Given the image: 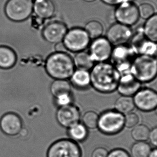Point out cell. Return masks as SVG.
<instances>
[{
  "mask_svg": "<svg viewBox=\"0 0 157 157\" xmlns=\"http://www.w3.org/2000/svg\"><path fill=\"white\" fill-rule=\"evenodd\" d=\"M132 38L131 46L136 55H146L157 58V43L147 39L142 31Z\"/></svg>",
  "mask_w": 157,
  "mask_h": 157,
  "instance_id": "15",
  "label": "cell"
},
{
  "mask_svg": "<svg viewBox=\"0 0 157 157\" xmlns=\"http://www.w3.org/2000/svg\"><path fill=\"white\" fill-rule=\"evenodd\" d=\"M140 116L133 111L124 115V127L128 129H132L140 122Z\"/></svg>",
  "mask_w": 157,
  "mask_h": 157,
  "instance_id": "31",
  "label": "cell"
},
{
  "mask_svg": "<svg viewBox=\"0 0 157 157\" xmlns=\"http://www.w3.org/2000/svg\"><path fill=\"white\" fill-rule=\"evenodd\" d=\"M17 62L15 51L9 46H0V68L8 70L13 67Z\"/></svg>",
  "mask_w": 157,
  "mask_h": 157,
  "instance_id": "20",
  "label": "cell"
},
{
  "mask_svg": "<svg viewBox=\"0 0 157 157\" xmlns=\"http://www.w3.org/2000/svg\"><path fill=\"white\" fill-rule=\"evenodd\" d=\"M131 74L140 83H148L157 77V58L146 55H138L130 68Z\"/></svg>",
  "mask_w": 157,
  "mask_h": 157,
  "instance_id": "3",
  "label": "cell"
},
{
  "mask_svg": "<svg viewBox=\"0 0 157 157\" xmlns=\"http://www.w3.org/2000/svg\"><path fill=\"white\" fill-rule=\"evenodd\" d=\"M83 1L86 2L91 3L93 2L94 1H95L96 0H83Z\"/></svg>",
  "mask_w": 157,
  "mask_h": 157,
  "instance_id": "40",
  "label": "cell"
},
{
  "mask_svg": "<svg viewBox=\"0 0 157 157\" xmlns=\"http://www.w3.org/2000/svg\"><path fill=\"white\" fill-rule=\"evenodd\" d=\"M45 68L51 78L63 80L70 79L75 70L73 58L66 52H55L49 55Z\"/></svg>",
  "mask_w": 157,
  "mask_h": 157,
  "instance_id": "2",
  "label": "cell"
},
{
  "mask_svg": "<svg viewBox=\"0 0 157 157\" xmlns=\"http://www.w3.org/2000/svg\"><path fill=\"white\" fill-rule=\"evenodd\" d=\"M55 45V52H66L67 50L63 44V42H61Z\"/></svg>",
  "mask_w": 157,
  "mask_h": 157,
  "instance_id": "37",
  "label": "cell"
},
{
  "mask_svg": "<svg viewBox=\"0 0 157 157\" xmlns=\"http://www.w3.org/2000/svg\"><path fill=\"white\" fill-rule=\"evenodd\" d=\"M114 16L117 23L128 26L133 25L140 18L138 6L132 1L122 3L116 7Z\"/></svg>",
  "mask_w": 157,
  "mask_h": 157,
  "instance_id": "9",
  "label": "cell"
},
{
  "mask_svg": "<svg viewBox=\"0 0 157 157\" xmlns=\"http://www.w3.org/2000/svg\"><path fill=\"white\" fill-rule=\"evenodd\" d=\"M142 31L147 39L157 43V13L146 20Z\"/></svg>",
  "mask_w": 157,
  "mask_h": 157,
  "instance_id": "24",
  "label": "cell"
},
{
  "mask_svg": "<svg viewBox=\"0 0 157 157\" xmlns=\"http://www.w3.org/2000/svg\"><path fill=\"white\" fill-rule=\"evenodd\" d=\"M142 87V83L129 73L121 75L117 92L123 96H133Z\"/></svg>",
  "mask_w": 157,
  "mask_h": 157,
  "instance_id": "17",
  "label": "cell"
},
{
  "mask_svg": "<svg viewBox=\"0 0 157 157\" xmlns=\"http://www.w3.org/2000/svg\"><path fill=\"white\" fill-rule=\"evenodd\" d=\"M90 40L85 29L74 27L68 30L63 42L67 51L77 53L85 51L90 45Z\"/></svg>",
  "mask_w": 157,
  "mask_h": 157,
  "instance_id": "7",
  "label": "cell"
},
{
  "mask_svg": "<svg viewBox=\"0 0 157 157\" xmlns=\"http://www.w3.org/2000/svg\"><path fill=\"white\" fill-rule=\"evenodd\" d=\"M132 98L135 108L140 111L151 112L157 107V92L152 88H140Z\"/></svg>",
  "mask_w": 157,
  "mask_h": 157,
  "instance_id": "10",
  "label": "cell"
},
{
  "mask_svg": "<svg viewBox=\"0 0 157 157\" xmlns=\"http://www.w3.org/2000/svg\"><path fill=\"white\" fill-rule=\"evenodd\" d=\"M109 151L103 146H98L94 148L91 153V157H107Z\"/></svg>",
  "mask_w": 157,
  "mask_h": 157,
  "instance_id": "34",
  "label": "cell"
},
{
  "mask_svg": "<svg viewBox=\"0 0 157 157\" xmlns=\"http://www.w3.org/2000/svg\"><path fill=\"white\" fill-rule=\"evenodd\" d=\"M132 37L130 26L116 23L113 24L107 31V39L113 46L127 44Z\"/></svg>",
  "mask_w": 157,
  "mask_h": 157,
  "instance_id": "14",
  "label": "cell"
},
{
  "mask_svg": "<svg viewBox=\"0 0 157 157\" xmlns=\"http://www.w3.org/2000/svg\"><path fill=\"white\" fill-rule=\"evenodd\" d=\"M70 81L74 87L79 90H87L90 86V71L75 69L70 78Z\"/></svg>",
  "mask_w": 157,
  "mask_h": 157,
  "instance_id": "19",
  "label": "cell"
},
{
  "mask_svg": "<svg viewBox=\"0 0 157 157\" xmlns=\"http://www.w3.org/2000/svg\"><path fill=\"white\" fill-rule=\"evenodd\" d=\"M107 157H131V155L124 148L118 147L109 151Z\"/></svg>",
  "mask_w": 157,
  "mask_h": 157,
  "instance_id": "33",
  "label": "cell"
},
{
  "mask_svg": "<svg viewBox=\"0 0 157 157\" xmlns=\"http://www.w3.org/2000/svg\"><path fill=\"white\" fill-rule=\"evenodd\" d=\"M148 157H157V148H155L151 149L150 153L149 154Z\"/></svg>",
  "mask_w": 157,
  "mask_h": 157,
  "instance_id": "39",
  "label": "cell"
},
{
  "mask_svg": "<svg viewBox=\"0 0 157 157\" xmlns=\"http://www.w3.org/2000/svg\"><path fill=\"white\" fill-rule=\"evenodd\" d=\"M99 114L94 110H88L81 116V122L88 129H97Z\"/></svg>",
  "mask_w": 157,
  "mask_h": 157,
  "instance_id": "29",
  "label": "cell"
},
{
  "mask_svg": "<svg viewBox=\"0 0 157 157\" xmlns=\"http://www.w3.org/2000/svg\"><path fill=\"white\" fill-rule=\"evenodd\" d=\"M89 46L88 52L95 63L106 62L111 57L113 45L106 37L93 39Z\"/></svg>",
  "mask_w": 157,
  "mask_h": 157,
  "instance_id": "11",
  "label": "cell"
},
{
  "mask_svg": "<svg viewBox=\"0 0 157 157\" xmlns=\"http://www.w3.org/2000/svg\"><path fill=\"white\" fill-rule=\"evenodd\" d=\"M150 132V129L146 125L138 124L132 129L131 136L136 142H147Z\"/></svg>",
  "mask_w": 157,
  "mask_h": 157,
  "instance_id": "27",
  "label": "cell"
},
{
  "mask_svg": "<svg viewBox=\"0 0 157 157\" xmlns=\"http://www.w3.org/2000/svg\"><path fill=\"white\" fill-rule=\"evenodd\" d=\"M56 118L61 127L68 129L80 122L81 111L78 107L72 103L64 107H59L56 111Z\"/></svg>",
  "mask_w": 157,
  "mask_h": 157,
  "instance_id": "12",
  "label": "cell"
},
{
  "mask_svg": "<svg viewBox=\"0 0 157 157\" xmlns=\"http://www.w3.org/2000/svg\"><path fill=\"white\" fill-rule=\"evenodd\" d=\"M23 127L21 118L15 113H7L0 118V129L6 135L17 136Z\"/></svg>",
  "mask_w": 157,
  "mask_h": 157,
  "instance_id": "16",
  "label": "cell"
},
{
  "mask_svg": "<svg viewBox=\"0 0 157 157\" xmlns=\"http://www.w3.org/2000/svg\"><path fill=\"white\" fill-rule=\"evenodd\" d=\"M72 58L75 69L90 71L95 64V62L90 57L89 52L85 51L75 53V55Z\"/></svg>",
  "mask_w": 157,
  "mask_h": 157,
  "instance_id": "22",
  "label": "cell"
},
{
  "mask_svg": "<svg viewBox=\"0 0 157 157\" xmlns=\"http://www.w3.org/2000/svg\"><path fill=\"white\" fill-rule=\"evenodd\" d=\"M28 129L23 127V128L21 129V130L20 133H19L18 135H19L21 137H26L28 135Z\"/></svg>",
  "mask_w": 157,
  "mask_h": 157,
  "instance_id": "38",
  "label": "cell"
},
{
  "mask_svg": "<svg viewBox=\"0 0 157 157\" xmlns=\"http://www.w3.org/2000/svg\"><path fill=\"white\" fill-rule=\"evenodd\" d=\"M72 85L68 80L55 79L50 86V92L55 98L61 94L72 93Z\"/></svg>",
  "mask_w": 157,
  "mask_h": 157,
  "instance_id": "25",
  "label": "cell"
},
{
  "mask_svg": "<svg viewBox=\"0 0 157 157\" xmlns=\"http://www.w3.org/2000/svg\"><path fill=\"white\" fill-rule=\"evenodd\" d=\"M135 108L132 96L121 95L114 103V109L124 115L133 111Z\"/></svg>",
  "mask_w": 157,
  "mask_h": 157,
  "instance_id": "23",
  "label": "cell"
},
{
  "mask_svg": "<svg viewBox=\"0 0 157 157\" xmlns=\"http://www.w3.org/2000/svg\"><path fill=\"white\" fill-rule=\"evenodd\" d=\"M138 9L140 17L144 20H147L155 13L154 7L148 3H143L140 5Z\"/></svg>",
  "mask_w": 157,
  "mask_h": 157,
  "instance_id": "30",
  "label": "cell"
},
{
  "mask_svg": "<svg viewBox=\"0 0 157 157\" xmlns=\"http://www.w3.org/2000/svg\"><path fill=\"white\" fill-rule=\"evenodd\" d=\"M84 29L90 38L93 40L101 37L104 30L102 24L96 20H91L87 22Z\"/></svg>",
  "mask_w": 157,
  "mask_h": 157,
  "instance_id": "28",
  "label": "cell"
},
{
  "mask_svg": "<svg viewBox=\"0 0 157 157\" xmlns=\"http://www.w3.org/2000/svg\"><path fill=\"white\" fill-rule=\"evenodd\" d=\"M33 13L39 19L48 20L56 13V6L52 0H34L33 1Z\"/></svg>",
  "mask_w": 157,
  "mask_h": 157,
  "instance_id": "18",
  "label": "cell"
},
{
  "mask_svg": "<svg viewBox=\"0 0 157 157\" xmlns=\"http://www.w3.org/2000/svg\"><path fill=\"white\" fill-rule=\"evenodd\" d=\"M90 72V86L96 92L109 94L116 91L121 74L112 63H97Z\"/></svg>",
  "mask_w": 157,
  "mask_h": 157,
  "instance_id": "1",
  "label": "cell"
},
{
  "mask_svg": "<svg viewBox=\"0 0 157 157\" xmlns=\"http://www.w3.org/2000/svg\"><path fill=\"white\" fill-rule=\"evenodd\" d=\"M68 137L76 143L85 141L88 137V129L82 122L77 123L67 129Z\"/></svg>",
  "mask_w": 157,
  "mask_h": 157,
  "instance_id": "21",
  "label": "cell"
},
{
  "mask_svg": "<svg viewBox=\"0 0 157 157\" xmlns=\"http://www.w3.org/2000/svg\"><path fill=\"white\" fill-rule=\"evenodd\" d=\"M148 140L152 145L157 148V126L150 130Z\"/></svg>",
  "mask_w": 157,
  "mask_h": 157,
  "instance_id": "35",
  "label": "cell"
},
{
  "mask_svg": "<svg viewBox=\"0 0 157 157\" xmlns=\"http://www.w3.org/2000/svg\"><path fill=\"white\" fill-rule=\"evenodd\" d=\"M54 98L55 103L58 108L71 105L73 102V98L72 93L61 94Z\"/></svg>",
  "mask_w": 157,
  "mask_h": 157,
  "instance_id": "32",
  "label": "cell"
},
{
  "mask_svg": "<svg viewBox=\"0 0 157 157\" xmlns=\"http://www.w3.org/2000/svg\"><path fill=\"white\" fill-rule=\"evenodd\" d=\"M66 24L60 21H54L46 24L42 30V37L51 44H56L63 42L67 32Z\"/></svg>",
  "mask_w": 157,
  "mask_h": 157,
  "instance_id": "13",
  "label": "cell"
},
{
  "mask_svg": "<svg viewBox=\"0 0 157 157\" xmlns=\"http://www.w3.org/2000/svg\"><path fill=\"white\" fill-rule=\"evenodd\" d=\"M32 1H34V0H32Z\"/></svg>",
  "mask_w": 157,
  "mask_h": 157,
  "instance_id": "42",
  "label": "cell"
},
{
  "mask_svg": "<svg viewBox=\"0 0 157 157\" xmlns=\"http://www.w3.org/2000/svg\"><path fill=\"white\" fill-rule=\"evenodd\" d=\"M5 13L13 22L25 21L33 13V1L8 0L5 5Z\"/></svg>",
  "mask_w": 157,
  "mask_h": 157,
  "instance_id": "6",
  "label": "cell"
},
{
  "mask_svg": "<svg viewBox=\"0 0 157 157\" xmlns=\"http://www.w3.org/2000/svg\"><path fill=\"white\" fill-rule=\"evenodd\" d=\"M129 1L132 0H101L102 2L109 6H118L122 3Z\"/></svg>",
  "mask_w": 157,
  "mask_h": 157,
  "instance_id": "36",
  "label": "cell"
},
{
  "mask_svg": "<svg viewBox=\"0 0 157 157\" xmlns=\"http://www.w3.org/2000/svg\"><path fill=\"white\" fill-rule=\"evenodd\" d=\"M155 113H156V114L157 115V107L156 108V109H155Z\"/></svg>",
  "mask_w": 157,
  "mask_h": 157,
  "instance_id": "41",
  "label": "cell"
},
{
  "mask_svg": "<svg viewBox=\"0 0 157 157\" xmlns=\"http://www.w3.org/2000/svg\"><path fill=\"white\" fill-rule=\"evenodd\" d=\"M82 151L78 143L70 138L57 140L48 147L46 157H81Z\"/></svg>",
  "mask_w": 157,
  "mask_h": 157,
  "instance_id": "8",
  "label": "cell"
},
{
  "mask_svg": "<svg viewBox=\"0 0 157 157\" xmlns=\"http://www.w3.org/2000/svg\"><path fill=\"white\" fill-rule=\"evenodd\" d=\"M125 128L124 115L115 109H107L98 116L97 129L106 136H114Z\"/></svg>",
  "mask_w": 157,
  "mask_h": 157,
  "instance_id": "4",
  "label": "cell"
},
{
  "mask_svg": "<svg viewBox=\"0 0 157 157\" xmlns=\"http://www.w3.org/2000/svg\"><path fill=\"white\" fill-rule=\"evenodd\" d=\"M151 149L147 142H136L131 146L130 155L131 157H148Z\"/></svg>",
  "mask_w": 157,
  "mask_h": 157,
  "instance_id": "26",
  "label": "cell"
},
{
  "mask_svg": "<svg viewBox=\"0 0 157 157\" xmlns=\"http://www.w3.org/2000/svg\"><path fill=\"white\" fill-rule=\"evenodd\" d=\"M131 46L126 44L116 46L111 53V63L120 72L121 75L130 73V68L133 59L136 56Z\"/></svg>",
  "mask_w": 157,
  "mask_h": 157,
  "instance_id": "5",
  "label": "cell"
}]
</instances>
